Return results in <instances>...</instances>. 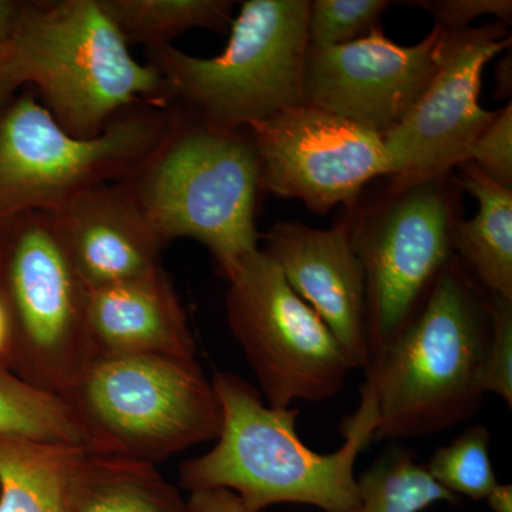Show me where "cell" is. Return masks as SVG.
Masks as SVG:
<instances>
[{
    "label": "cell",
    "instance_id": "obj_13",
    "mask_svg": "<svg viewBox=\"0 0 512 512\" xmlns=\"http://www.w3.org/2000/svg\"><path fill=\"white\" fill-rule=\"evenodd\" d=\"M434 26L414 46H400L382 28L343 45L309 46L306 103L375 131L389 133L409 113L436 70Z\"/></svg>",
    "mask_w": 512,
    "mask_h": 512
},
{
    "label": "cell",
    "instance_id": "obj_18",
    "mask_svg": "<svg viewBox=\"0 0 512 512\" xmlns=\"http://www.w3.org/2000/svg\"><path fill=\"white\" fill-rule=\"evenodd\" d=\"M457 168V183L476 198L478 211L454 229V256L485 292L512 301V190L471 161Z\"/></svg>",
    "mask_w": 512,
    "mask_h": 512
},
{
    "label": "cell",
    "instance_id": "obj_9",
    "mask_svg": "<svg viewBox=\"0 0 512 512\" xmlns=\"http://www.w3.org/2000/svg\"><path fill=\"white\" fill-rule=\"evenodd\" d=\"M460 191L450 174L389 185L372 207L349 218L365 274L369 363L412 318L453 258Z\"/></svg>",
    "mask_w": 512,
    "mask_h": 512
},
{
    "label": "cell",
    "instance_id": "obj_19",
    "mask_svg": "<svg viewBox=\"0 0 512 512\" xmlns=\"http://www.w3.org/2000/svg\"><path fill=\"white\" fill-rule=\"evenodd\" d=\"M80 448L0 433V512H70Z\"/></svg>",
    "mask_w": 512,
    "mask_h": 512
},
{
    "label": "cell",
    "instance_id": "obj_17",
    "mask_svg": "<svg viewBox=\"0 0 512 512\" xmlns=\"http://www.w3.org/2000/svg\"><path fill=\"white\" fill-rule=\"evenodd\" d=\"M70 512H191L154 464L82 446L69 487Z\"/></svg>",
    "mask_w": 512,
    "mask_h": 512
},
{
    "label": "cell",
    "instance_id": "obj_24",
    "mask_svg": "<svg viewBox=\"0 0 512 512\" xmlns=\"http://www.w3.org/2000/svg\"><path fill=\"white\" fill-rule=\"evenodd\" d=\"M389 0H311L309 46L343 45L380 28Z\"/></svg>",
    "mask_w": 512,
    "mask_h": 512
},
{
    "label": "cell",
    "instance_id": "obj_27",
    "mask_svg": "<svg viewBox=\"0 0 512 512\" xmlns=\"http://www.w3.org/2000/svg\"><path fill=\"white\" fill-rule=\"evenodd\" d=\"M414 8L424 9L436 20V26L444 30H463L484 16H495L507 26L512 20L511 0H419L406 2Z\"/></svg>",
    "mask_w": 512,
    "mask_h": 512
},
{
    "label": "cell",
    "instance_id": "obj_3",
    "mask_svg": "<svg viewBox=\"0 0 512 512\" xmlns=\"http://www.w3.org/2000/svg\"><path fill=\"white\" fill-rule=\"evenodd\" d=\"M0 55L10 79L35 86L57 124L82 140L137 104L170 106L163 77L131 56L100 0L20 2Z\"/></svg>",
    "mask_w": 512,
    "mask_h": 512
},
{
    "label": "cell",
    "instance_id": "obj_32",
    "mask_svg": "<svg viewBox=\"0 0 512 512\" xmlns=\"http://www.w3.org/2000/svg\"><path fill=\"white\" fill-rule=\"evenodd\" d=\"M18 89V84L13 82L8 72H6L5 63H3L2 55H0V109L15 96Z\"/></svg>",
    "mask_w": 512,
    "mask_h": 512
},
{
    "label": "cell",
    "instance_id": "obj_14",
    "mask_svg": "<svg viewBox=\"0 0 512 512\" xmlns=\"http://www.w3.org/2000/svg\"><path fill=\"white\" fill-rule=\"evenodd\" d=\"M299 298L332 330L355 369L369 366L365 274L348 220L330 229L296 221L272 225L261 237Z\"/></svg>",
    "mask_w": 512,
    "mask_h": 512
},
{
    "label": "cell",
    "instance_id": "obj_33",
    "mask_svg": "<svg viewBox=\"0 0 512 512\" xmlns=\"http://www.w3.org/2000/svg\"><path fill=\"white\" fill-rule=\"evenodd\" d=\"M6 336H8V328H6L5 309L0 299V366H5Z\"/></svg>",
    "mask_w": 512,
    "mask_h": 512
},
{
    "label": "cell",
    "instance_id": "obj_26",
    "mask_svg": "<svg viewBox=\"0 0 512 512\" xmlns=\"http://www.w3.org/2000/svg\"><path fill=\"white\" fill-rule=\"evenodd\" d=\"M471 163L495 183L512 190V104L498 111L471 150Z\"/></svg>",
    "mask_w": 512,
    "mask_h": 512
},
{
    "label": "cell",
    "instance_id": "obj_30",
    "mask_svg": "<svg viewBox=\"0 0 512 512\" xmlns=\"http://www.w3.org/2000/svg\"><path fill=\"white\" fill-rule=\"evenodd\" d=\"M20 2L18 0H0V45L8 37L16 15H18Z\"/></svg>",
    "mask_w": 512,
    "mask_h": 512
},
{
    "label": "cell",
    "instance_id": "obj_7",
    "mask_svg": "<svg viewBox=\"0 0 512 512\" xmlns=\"http://www.w3.org/2000/svg\"><path fill=\"white\" fill-rule=\"evenodd\" d=\"M63 399L86 447L154 466L220 436V399L197 360L96 357Z\"/></svg>",
    "mask_w": 512,
    "mask_h": 512
},
{
    "label": "cell",
    "instance_id": "obj_6",
    "mask_svg": "<svg viewBox=\"0 0 512 512\" xmlns=\"http://www.w3.org/2000/svg\"><path fill=\"white\" fill-rule=\"evenodd\" d=\"M0 299L5 367L63 397L94 360L90 289L55 215L32 211L0 222Z\"/></svg>",
    "mask_w": 512,
    "mask_h": 512
},
{
    "label": "cell",
    "instance_id": "obj_1",
    "mask_svg": "<svg viewBox=\"0 0 512 512\" xmlns=\"http://www.w3.org/2000/svg\"><path fill=\"white\" fill-rule=\"evenodd\" d=\"M222 409L215 446L180 467V481L191 493L227 490L247 512L275 504H306L323 512H355L359 490L357 457L375 439L377 409L365 387L359 406L342 426L343 444L323 454L296 433L299 410L275 409L261 392L234 373L212 377Z\"/></svg>",
    "mask_w": 512,
    "mask_h": 512
},
{
    "label": "cell",
    "instance_id": "obj_23",
    "mask_svg": "<svg viewBox=\"0 0 512 512\" xmlns=\"http://www.w3.org/2000/svg\"><path fill=\"white\" fill-rule=\"evenodd\" d=\"M490 441L487 427H468L448 446L437 448L424 467L451 494L484 500L498 484L488 451Z\"/></svg>",
    "mask_w": 512,
    "mask_h": 512
},
{
    "label": "cell",
    "instance_id": "obj_28",
    "mask_svg": "<svg viewBox=\"0 0 512 512\" xmlns=\"http://www.w3.org/2000/svg\"><path fill=\"white\" fill-rule=\"evenodd\" d=\"M188 503L191 512H247L237 495L227 490L195 491Z\"/></svg>",
    "mask_w": 512,
    "mask_h": 512
},
{
    "label": "cell",
    "instance_id": "obj_8",
    "mask_svg": "<svg viewBox=\"0 0 512 512\" xmlns=\"http://www.w3.org/2000/svg\"><path fill=\"white\" fill-rule=\"evenodd\" d=\"M171 106L137 104L100 136H70L33 93L0 109V222L43 211L56 214L82 192L126 180L163 143Z\"/></svg>",
    "mask_w": 512,
    "mask_h": 512
},
{
    "label": "cell",
    "instance_id": "obj_15",
    "mask_svg": "<svg viewBox=\"0 0 512 512\" xmlns=\"http://www.w3.org/2000/svg\"><path fill=\"white\" fill-rule=\"evenodd\" d=\"M53 215L90 291L163 266L167 244L124 181L90 188Z\"/></svg>",
    "mask_w": 512,
    "mask_h": 512
},
{
    "label": "cell",
    "instance_id": "obj_31",
    "mask_svg": "<svg viewBox=\"0 0 512 512\" xmlns=\"http://www.w3.org/2000/svg\"><path fill=\"white\" fill-rule=\"evenodd\" d=\"M511 66V53H508V56H505L498 64L497 72H495L498 93L503 94V96L511 93Z\"/></svg>",
    "mask_w": 512,
    "mask_h": 512
},
{
    "label": "cell",
    "instance_id": "obj_5",
    "mask_svg": "<svg viewBox=\"0 0 512 512\" xmlns=\"http://www.w3.org/2000/svg\"><path fill=\"white\" fill-rule=\"evenodd\" d=\"M311 0H247L234 18L227 47L204 59L173 45L147 50L180 107L222 130H247L306 104Z\"/></svg>",
    "mask_w": 512,
    "mask_h": 512
},
{
    "label": "cell",
    "instance_id": "obj_16",
    "mask_svg": "<svg viewBox=\"0 0 512 512\" xmlns=\"http://www.w3.org/2000/svg\"><path fill=\"white\" fill-rule=\"evenodd\" d=\"M89 328L94 359L160 356L197 360L187 313L163 266L123 284L90 291Z\"/></svg>",
    "mask_w": 512,
    "mask_h": 512
},
{
    "label": "cell",
    "instance_id": "obj_12",
    "mask_svg": "<svg viewBox=\"0 0 512 512\" xmlns=\"http://www.w3.org/2000/svg\"><path fill=\"white\" fill-rule=\"evenodd\" d=\"M259 160V187L326 215L352 208L366 184L390 177L389 156L375 131L312 104L247 128Z\"/></svg>",
    "mask_w": 512,
    "mask_h": 512
},
{
    "label": "cell",
    "instance_id": "obj_21",
    "mask_svg": "<svg viewBox=\"0 0 512 512\" xmlns=\"http://www.w3.org/2000/svg\"><path fill=\"white\" fill-rule=\"evenodd\" d=\"M355 512H421L430 505L454 503L409 448L394 447L357 477Z\"/></svg>",
    "mask_w": 512,
    "mask_h": 512
},
{
    "label": "cell",
    "instance_id": "obj_22",
    "mask_svg": "<svg viewBox=\"0 0 512 512\" xmlns=\"http://www.w3.org/2000/svg\"><path fill=\"white\" fill-rule=\"evenodd\" d=\"M0 433L86 446L82 426L63 397L37 389L5 366H0Z\"/></svg>",
    "mask_w": 512,
    "mask_h": 512
},
{
    "label": "cell",
    "instance_id": "obj_20",
    "mask_svg": "<svg viewBox=\"0 0 512 512\" xmlns=\"http://www.w3.org/2000/svg\"><path fill=\"white\" fill-rule=\"evenodd\" d=\"M128 46L171 45L191 29L225 32L234 22L231 0H100Z\"/></svg>",
    "mask_w": 512,
    "mask_h": 512
},
{
    "label": "cell",
    "instance_id": "obj_25",
    "mask_svg": "<svg viewBox=\"0 0 512 512\" xmlns=\"http://www.w3.org/2000/svg\"><path fill=\"white\" fill-rule=\"evenodd\" d=\"M493 335L485 369V393L512 406V301L490 295Z\"/></svg>",
    "mask_w": 512,
    "mask_h": 512
},
{
    "label": "cell",
    "instance_id": "obj_2",
    "mask_svg": "<svg viewBox=\"0 0 512 512\" xmlns=\"http://www.w3.org/2000/svg\"><path fill=\"white\" fill-rule=\"evenodd\" d=\"M493 335L490 293L453 256L419 308L366 367L373 440H407L458 426L480 409Z\"/></svg>",
    "mask_w": 512,
    "mask_h": 512
},
{
    "label": "cell",
    "instance_id": "obj_29",
    "mask_svg": "<svg viewBox=\"0 0 512 512\" xmlns=\"http://www.w3.org/2000/svg\"><path fill=\"white\" fill-rule=\"evenodd\" d=\"M485 500L494 512H512V485L497 484Z\"/></svg>",
    "mask_w": 512,
    "mask_h": 512
},
{
    "label": "cell",
    "instance_id": "obj_11",
    "mask_svg": "<svg viewBox=\"0 0 512 512\" xmlns=\"http://www.w3.org/2000/svg\"><path fill=\"white\" fill-rule=\"evenodd\" d=\"M503 23L444 30L436 70L402 121L384 134L394 187L450 174L470 160L471 150L497 116L480 104L485 66L511 47Z\"/></svg>",
    "mask_w": 512,
    "mask_h": 512
},
{
    "label": "cell",
    "instance_id": "obj_10",
    "mask_svg": "<svg viewBox=\"0 0 512 512\" xmlns=\"http://www.w3.org/2000/svg\"><path fill=\"white\" fill-rule=\"evenodd\" d=\"M227 320L266 402L275 409L336 396L355 366L332 330L256 249L227 276Z\"/></svg>",
    "mask_w": 512,
    "mask_h": 512
},
{
    "label": "cell",
    "instance_id": "obj_4",
    "mask_svg": "<svg viewBox=\"0 0 512 512\" xmlns=\"http://www.w3.org/2000/svg\"><path fill=\"white\" fill-rule=\"evenodd\" d=\"M170 131L123 180L168 244L190 238L227 276L259 249V160L248 130H222L171 106Z\"/></svg>",
    "mask_w": 512,
    "mask_h": 512
}]
</instances>
